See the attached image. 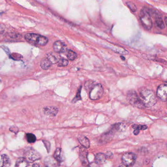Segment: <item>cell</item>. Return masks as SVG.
I'll return each mask as SVG.
<instances>
[{
  "instance_id": "1",
  "label": "cell",
  "mask_w": 167,
  "mask_h": 167,
  "mask_svg": "<svg viewBox=\"0 0 167 167\" xmlns=\"http://www.w3.org/2000/svg\"><path fill=\"white\" fill-rule=\"evenodd\" d=\"M140 98L145 107H150L157 102L156 95L153 91L148 88H141L139 91Z\"/></svg>"
},
{
  "instance_id": "2",
  "label": "cell",
  "mask_w": 167,
  "mask_h": 167,
  "mask_svg": "<svg viewBox=\"0 0 167 167\" xmlns=\"http://www.w3.org/2000/svg\"><path fill=\"white\" fill-rule=\"evenodd\" d=\"M26 41L32 44L36 45L39 46H45L48 43V38L41 35L35 34H26L25 36Z\"/></svg>"
},
{
  "instance_id": "3",
  "label": "cell",
  "mask_w": 167,
  "mask_h": 167,
  "mask_svg": "<svg viewBox=\"0 0 167 167\" xmlns=\"http://www.w3.org/2000/svg\"><path fill=\"white\" fill-rule=\"evenodd\" d=\"M140 20L143 27L146 30H149L153 27V22L149 12L146 8H143L139 14Z\"/></svg>"
},
{
  "instance_id": "4",
  "label": "cell",
  "mask_w": 167,
  "mask_h": 167,
  "mask_svg": "<svg viewBox=\"0 0 167 167\" xmlns=\"http://www.w3.org/2000/svg\"><path fill=\"white\" fill-rule=\"evenodd\" d=\"M127 98L129 103L134 106L140 109L145 108L139 96L133 90H130L127 92Z\"/></svg>"
},
{
  "instance_id": "5",
  "label": "cell",
  "mask_w": 167,
  "mask_h": 167,
  "mask_svg": "<svg viewBox=\"0 0 167 167\" xmlns=\"http://www.w3.org/2000/svg\"><path fill=\"white\" fill-rule=\"evenodd\" d=\"M24 158L28 163H32L41 158V155L37 151L31 147L25 148L24 152Z\"/></svg>"
},
{
  "instance_id": "6",
  "label": "cell",
  "mask_w": 167,
  "mask_h": 167,
  "mask_svg": "<svg viewBox=\"0 0 167 167\" xmlns=\"http://www.w3.org/2000/svg\"><path fill=\"white\" fill-rule=\"evenodd\" d=\"M104 90L101 84L94 85L89 92V97L92 100H98L103 97Z\"/></svg>"
},
{
  "instance_id": "7",
  "label": "cell",
  "mask_w": 167,
  "mask_h": 167,
  "mask_svg": "<svg viewBox=\"0 0 167 167\" xmlns=\"http://www.w3.org/2000/svg\"><path fill=\"white\" fill-rule=\"evenodd\" d=\"M136 155L133 153H127L124 154L121 158L123 165L127 167L133 166L136 160Z\"/></svg>"
},
{
  "instance_id": "8",
  "label": "cell",
  "mask_w": 167,
  "mask_h": 167,
  "mask_svg": "<svg viewBox=\"0 0 167 167\" xmlns=\"http://www.w3.org/2000/svg\"><path fill=\"white\" fill-rule=\"evenodd\" d=\"M167 85L166 83L162 84L158 86L157 90V96L163 101L167 100Z\"/></svg>"
},
{
  "instance_id": "9",
  "label": "cell",
  "mask_w": 167,
  "mask_h": 167,
  "mask_svg": "<svg viewBox=\"0 0 167 167\" xmlns=\"http://www.w3.org/2000/svg\"><path fill=\"white\" fill-rule=\"evenodd\" d=\"M53 49L55 52H57V53H62V52L65 51L67 49V47L64 43L60 41H57L54 43Z\"/></svg>"
},
{
  "instance_id": "10",
  "label": "cell",
  "mask_w": 167,
  "mask_h": 167,
  "mask_svg": "<svg viewBox=\"0 0 167 167\" xmlns=\"http://www.w3.org/2000/svg\"><path fill=\"white\" fill-rule=\"evenodd\" d=\"M44 162L46 167H59V163L52 156L46 157Z\"/></svg>"
},
{
  "instance_id": "11",
  "label": "cell",
  "mask_w": 167,
  "mask_h": 167,
  "mask_svg": "<svg viewBox=\"0 0 167 167\" xmlns=\"http://www.w3.org/2000/svg\"><path fill=\"white\" fill-rule=\"evenodd\" d=\"M58 109L55 106H46L43 108L45 115L50 117H55L58 113Z\"/></svg>"
},
{
  "instance_id": "12",
  "label": "cell",
  "mask_w": 167,
  "mask_h": 167,
  "mask_svg": "<svg viewBox=\"0 0 167 167\" xmlns=\"http://www.w3.org/2000/svg\"><path fill=\"white\" fill-rule=\"evenodd\" d=\"M54 158L59 163L62 162L64 160V154L62 148H57L56 149L54 153Z\"/></svg>"
},
{
  "instance_id": "13",
  "label": "cell",
  "mask_w": 167,
  "mask_h": 167,
  "mask_svg": "<svg viewBox=\"0 0 167 167\" xmlns=\"http://www.w3.org/2000/svg\"><path fill=\"white\" fill-rule=\"evenodd\" d=\"M11 162L9 157L7 154H2L0 162V167H9Z\"/></svg>"
},
{
  "instance_id": "14",
  "label": "cell",
  "mask_w": 167,
  "mask_h": 167,
  "mask_svg": "<svg viewBox=\"0 0 167 167\" xmlns=\"http://www.w3.org/2000/svg\"><path fill=\"white\" fill-rule=\"evenodd\" d=\"M106 159L107 158L106 157L105 154L103 153H98L95 156V163L98 165H101L104 164Z\"/></svg>"
},
{
  "instance_id": "15",
  "label": "cell",
  "mask_w": 167,
  "mask_h": 167,
  "mask_svg": "<svg viewBox=\"0 0 167 167\" xmlns=\"http://www.w3.org/2000/svg\"><path fill=\"white\" fill-rule=\"evenodd\" d=\"M78 141L80 143L82 146L85 148H88L90 147V143L89 139L87 137L84 136V135H79L78 137Z\"/></svg>"
},
{
  "instance_id": "16",
  "label": "cell",
  "mask_w": 167,
  "mask_h": 167,
  "mask_svg": "<svg viewBox=\"0 0 167 167\" xmlns=\"http://www.w3.org/2000/svg\"><path fill=\"white\" fill-rule=\"evenodd\" d=\"M79 157H80V160L83 165L85 166H87L88 165L89 161L87 159V153L86 150H81L80 152Z\"/></svg>"
},
{
  "instance_id": "17",
  "label": "cell",
  "mask_w": 167,
  "mask_h": 167,
  "mask_svg": "<svg viewBox=\"0 0 167 167\" xmlns=\"http://www.w3.org/2000/svg\"><path fill=\"white\" fill-rule=\"evenodd\" d=\"M29 163L24 157H20L18 158L16 162L15 167H28Z\"/></svg>"
},
{
  "instance_id": "18",
  "label": "cell",
  "mask_w": 167,
  "mask_h": 167,
  "mask_svg": "<svg viewBox=\"0 0 167 167\" xmlns=\"http://www.w3.org/2000/svg\"><path fill=\"white\" fill-rule=\"evenodd\" d=\"M52 63L47 57L43 58L40 62V66L44 70H47L51 66Z\"/></svg>"
},
{
  "instance_id": "19",
  "label": "cell",
  "mask_w": 167,
  "mask_h": 167,
  "mask_svg": "<svg viewBox=\"0 0 167 167\" xmlns=\"http://www.w3.org/2000/svg\"><path fill=\"white\" fill-rule=\"evenodd\" d=\"M155 23L156 26L158 28H159L160 29L162 30L165 29V24L160 16H156L155 20Z\"/></svg>"
},
{
  "instance_id": "20",
  "label": "cell",
  "mask_w": 167,
  "mask_h": 167,
  "mask_svg": "<svg viewBox=\"0 0 167 167\" xmlns=\"http://www.w3.org/2000/svg\"><path fill=\"white\" fill-rule=\"evenodd\" d=\"M126 127L125 125L123 123H118V124H115L112 126V130H113L114 132H121L125 130Z\"/></svg>"
},
{
  "instance_id": "21",
  "label": "cell",
  "mask_w": 167,
  "mask_h": 167,
  "mask_svg": "<svg viewBox=\"0 0 167 167\" xmlns=\"http://www.w3.org/2000/svg\"><path fill=\"white\" fill-rule=\"evenodd\" d=\"M111 49L114 51L118 52L119 54H123V55H127L128 54V51H127L121 47L112 46V48H111Z\"/></svg>"
},
{
  "instance_id": "22",
  "label": "cell",
  "mask_w": 167,
  "mask_h": 167,
  "mask_svg": "<svg viewBox=\"0 0 167 167\" xmlns=\"http://www.w3.org/2000/svg\"><path fill=\"white\" fill-rule=\"evenodd\" d=\"M46 57L51 62L52 64L57 63L58 62V60L59 59L55 55L52 54V53L48 54Z\"/></svg>"
},
{
  "instance_id": "23",
  "label": "cell",
  "mask_w": 167,
  "mask_h": 167,
  "mask_svg": "<svg viewBox=\"0 0 167 167\" xmlns=\"http://www.w3.org/2000/svg\"><path fill=\"white\" fill-rule=\"evenodd\" d=\"M27 141L29 143H34L36 140V137L32 133H27L26 134Z\"/></svg>"
},
{
  "instance_id": "24",
  "label": "cell",
  "mask_w": 167,
  "mask_h": 167,
  "mask_svg": "<svg viewBox=\"0 0 167 167\" xmlns=\"http://www.w3.org/2000/svg\"><path fill=\"white\" fill-rule=\"evenodd\" d=\"M77 54H76L75 51H73L70 50L68 51V53H67V57L68 59L70 60H74L76 59L77 57Z\"/></svg>"
},
{
  "instance_id": "25",
  "label": "cell",
  "mask_w": 167,
  "mask_h": 167,
  "mask_svg": "<svg viewBox=\"0 0 167 167\" xmlns=\"http://www.w3.org/2000/svg\"><path fill=\"white\" fill-rule=\"evenodd\" d=\"M68 63H69V62L68 60L64 59V58H60L58 60V62L57 63L58 67H65V66H67Z\"/></svg>"
},
{
  "instance_id": "26",
  "label": "cell",
  "mask_w": 167,
  "mask_h": 167,
  "mask_svg": "<svg viewBox=\"0 0 167 167\" xmlns=\"http://www.w3.org/2000/svg\"><path fill=\"white\" fill-rule=\"evenodd\" d=\"M127 6H128L129 9L131 10V11H132L133 13H135L137 11V8L134 3L130 2H128L127 3Z\"/></svg>"
},
{
  "instance_id": "27",
  "label": "cell",
  "mask_w": 167,
  "mask_h": 167,
  "mask_svg": "<svg viewBox=\"0 0 167 167\" xmlns=\"http://www.w3.org/2000/svg\"><path fill=\"white\" fill-rule=\"evenodd\" d=\"M81 87H80V88L78 89V91L77 92V95H76V97H75V98L74 99V100H73V103H76L77 101L78 100H80L81 99V96H80V92H81Z\"/></svg>"
},
{
  "instance_id": "28",
  "label": "cell",
  "mask_w": 167,
  "mask_h": 167,
  "mask_svg": "<svg viewBox=\"0 0 167 167\" xmlns=\"http://www.w3.org/2000/svg\"><path fill=\"white\" fill-rule=\"evenodd\" d=\"M133 128L134 129H138V130H146L147 129V126L145 125H134L132 126Z\"/></svg>"
},
{
  "instance_id": "29",
  "label": "cell",
  "mask_w": 167,
  "mask_h": 167,
  "mask_svg": "<svg viewBox=\"0 0 167 167\" xmlns=\"http://www.w3.org/2000/svg\"><path fill=\"white\" fill-rule=\"evenodd\" d=\"M43 142L44 143L45 147H46V149H47L48 153H49L51 149V144L48 141L44 140L43 141Z\"/></svg>"
},
{
  "instance_id": "30",
  "label": "cell",
  "mask_w": 167,
  "mask_h": 167,
  "mask_svg": "<svg viewBox=\"0 0 167 167\" xmlns=\"http://www.w3.org/2000/svg\"><path fill=\"white\" fill-rule=\"evenodd\" d=\"M9 130H10V132H13L15 134L17 133L18 132V131H19V129H18V127H16V126L11 127Z\"/></svg>"
},
{
  "instance_id": "31",
  "label": "cell",
  "mask_w": 167,
  "mask_h": 167,
  "mask_svg": "<svg viewBox=\"0 0 167 167\" xmlns=\"http://www.w3.org/2000/svg\"><path fill=\"white\" fill-rule=\"evenodd\" d=\"M5 29V26L3 25H0V34H2Z\"/></svg>"
},
{
  "instance_id": "32",
  "label": "cell",
  "mask_w": 167,
  "mask_h": 167,
  "mask_svg": "<svg viewBox=\"0 0 167 167\" xmlns=\"http://www.w3.org/2000/svg\"><path fill=\"white\" fill-rule=\"evenodd\" d=\"M88 167H99V165L96 164V163H92L89 164Z\"/></svg>"
},
{
  "instance_id": "33",
  "label": "cell",
  "mask_w": 167,
  "mask_h": 167,
  "mask_svg": "<svg viewBox=\"0 0 167 167\" xmlns=\"http://www.w3.org/2000/svg\"><path fill=\"white\" fill-rule=\"evenodd\" d=\"M140 130H138V129H134V130L133 133L135 135H138V134L139 133Z\"/></svg>"
},
{
  "instance_id": "34",
  "label": "cell",
  "mask_w": 167,
  "mask_h": 167,
  "mask_svg": "<svg viewBox=\"0 0 167 167\" xmlns=\"http://www.w3.org/2000/svg\"><path fill=\"white\" fill-rule=\"evenodd\" d=\"M32 167H40L39 164H37V163H35V164L33 165Z\"/></svg>"
},
{
  "instance_id": "35",
  "label": "cell",
  "mask_w": 167,
  "mask_h": 167,
  "mask_svg": "<svg viewBox=\"0 0 167 167\" xmlns=\"http://www.w3.org/2000/svg\"><path fill=\"white\" fill-rule=\"evenodd\" d=\"M118 167H127V166H125V165H123V164H122V165H121L120 166H119Z\"/></svg>"
},
{
  "instance_id": "36",
  "label": "cell",
  "mask_w": 167,
  "mask_h": 167,
  "mask_svg": "<svg viewBox=\"0 0 167 167\" xmlns=\"http://www.w3.org/2000/svg\"><path fill=\"white\" fill-rule=\"evenodd\" d=\"M121 58V59L123 60H125V58L124 57H123V56H121L120 57Z\"/></svg>"
},
{
  "instance_id": "37",
  "label": "cell",
  "mask_w": 167,
  "mask_h": 167,
  "mask_svg": "<svg viewBox=\"0 0 167 167\" xmlns=\"http://www.w3.org/2000/svg\"><path fill=\"white\" fill-rule=\"evenodd\" d=\"M1 79H0V83H1Z\"/></svg>"
}]
</instances>
